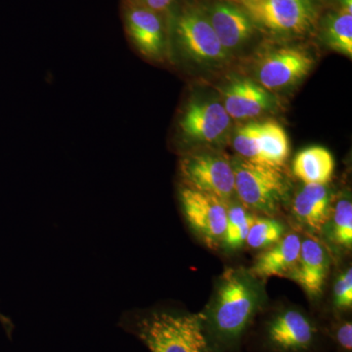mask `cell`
<instances>
[{
  "instance_id": "cell-1",
  "label": "cell",
  "mask_w": 352,
  "mask_h": 352,
  "mask_svg": "<svg viewBox=\"0 0 352 352\" xmlns=\"http://www.w3.org/2000/svg\"><path fill=\"white\" fill-rule=\"evenodd\" d=\"M261 305V295L252 275L227 270L220 278L214 302L204 312L206 330L214 351L238 349Z\"/></svg>"
},
{
  "instance_id": "cell-2",
  "label": "cell",
  "mask_w": 352,
  "mask_h": 352,
  "mask_svg": "<svg viewBox=\"0 0 352 352\" xmlns=\"http://www.w3.org/2000/svg\"><path fill=\"white\" fill-rule=\"evenodd\" d=\"M120 326L150 352H217L205 325V314L157 307L122 315Z\"/></svg>"
},
{
  "instance_id": "cell-3",
  "label": "cell",
  "mask_w": 352,
  "mask_h": 352,
  "mask_svg": "<svg viewBox=\"0 0 352 352\" xmlns=\"http://www.w3.org/2000/svg\"><path fill=\"white\" fill-rule=\"evenodd\" d=\"M232 166L235 194L244 207L266 214L276 212L287 192L281 170L251 163L240 157L234 160Z\"/></svg>"
},
{
  "instance_id": "cell-4",
  "label": "cell",
  "mask_w": 352,
  "mask_h": 352,
  "mask_svg": "<svg viewBox=\"0 0 352 352\" xmlns=\"http://www.w3.org/2000/svg\"><path fill=\"white\" fill-rule=\"evenodd\" d=\"M182 186L212 194L227 201L235 194L232 162L215 153H196L179 163Z\"/></svg>"
},
{
  "instance_id": "cell-5",
  "label": "cell",
  "mask_w": 352,
  "mask_h": 352,
  "mask_svg": "<svg viewBox=\"0 0 352 352\" xmlns=\"http://www.w3.org/2000/svg\"><path fill=\"white\" fill-rule=\"evenodd\" d=\"M175 34L182 54L199 63H217L228 57L208 16L199 9H185L178 16Z\"/></svg>"
},
{
  "instance_id": "cell-6",
  "label": "cell",
  "mask_w": 352,
  "mask_h": 352,
  "mask_svg": "<svg viewBox=\"0 0 352 352\" xmlns=\"http://www.w3.org/2000/svg\"><path fill=\"white\" fill-rule=\"evenodd\" d=\"M263 337L264 346L271 352H311L318 342L319 329L302 310L288 308L266 322Z\"/></svg>"
},
{
  "instance_id": "cell-7",
  "label": "cell",
  "mask_w": 352,
  "mask_h": 352,
  "mask_svg": "<svg viewBox=\"0 0 352 352\" xmlns=\"http://www.w3.org/2000/svg\"><path fill=\"white\" fill-rule=\"evenodd\" d=\"M245 8L252 22L277 34H305L316 19L314 0H261Z\"/></svg>"
},
{
  "instance_id": "cell-8",
  "label": "cell",
  "mask_w": 352,
  "mask_h": 352,
  "mask_svg": "<svg viewBox=\"0 0 352 352\" xmlns=\"http://www.w3.org/2000/svg\"><path fill=\"white\" fill-rule=\"evenodd\" d=\"M179 200L183 214L192 230L208 247L215 248L222 243L228 212L226 201L184 186L180 188Z\"/></svg>"
},
{
  "instance_id": "cell-9",
  "label": "cell",
  "mask_w": 352,
  "mask_h": 352,
  "mask_svg": "<svg viewBox=\"0 0 352 352\" xmlns=\"http://www.w3.org/2000/svg\"><path fill=\"white\" fill-rule=\"evenodd\" d=\"M127 38L145 59L164 63L168 57V38L161 14L136 0H129L124 9Z\"/></svg>"
},
{
  "instance_id": "cell-10",
  "label": "cell",
  "mask_w": 352,
  "mask_h": 352,
  "mask_svg": "<svg viewBox=\"0 0 352 352\" xmlns=\"http://www.w3.org/2000/svg\"><path fill=\"white\" fill-rule=\"evenodd\" d=\"M230 126L231 118L223 104L215 100L190 102L177 122L180 136L191 143L217 142Z\"/></svg>"
},
{
  "instance_id": "cell-11",
  "label": "cell",
  "mask_w": 352,
  "mask_h": 352,
  "mask_svg": "<svg viewBox=\"0 0 352 352\" xmlns=\"http://www.w3.org/2000/svg\"><path fill=\"white\" fill-rule=\"evenodd\" d=\"M314 58L307 51L283 47L263 58L258 69L259 85L266 90H277L300 82L314 66Z\"/></svg>"
},
{
  "instance_id": "cell-12",
  "label": "cell",
  "mask_w": 352,
  "mask_h": 352,
  "mask_svg": "<svg viewBox=\"0 0 352 352\" xmlns=\"http://www.w3.org/2000/svg\"><path fill=\"white\" fill-rule=\"evenodd\" d=\"M272 98L267 90L248 78L231 82L224 90V108L231 119L249 120L270 110Z\"/></svg>"
},
{
  "instance_id": "cell-13",
  "label": "cell",
  "mask_w": 352,
  "mask_h": 352,
  "mask_svg": "<svg viewBox=\"0 0 352 352\" xmlns=\"http://www.w3.org/2000/svg\"><path fill=\"white\" fill-rule=\"evenodd\" d=\"M208 18L215 34L227 51L243 45L254 32L249 14L227 2H217L210 7Z\"/></svg>"
},
{
  "instance_id": "cell-14",
  "label": "cell",
  "mask_w": 352,
  "mask_h": 352,
  "mask_svg": "<svg viewBox=\"0 0 352 352\" xmlns=\"http://www.w3.org/2000/svg\"><path fill=\"white\" fill-rule=\"evenodd\" d=\"M329 258L327 252L318 240L308 237L302 241L300 258L292 276L311 296L320 295L327 279Z\"/></svg>"
},
{
  "instance_id": "cell-15",
  "label": "cell",
  "mask_w": 352,
  "mask_h": 352,
  "mask_svg": "<svg viewBox=\"0 0 352 352\" xmlns=\"http://www.w3.org/2000/svg\"><path fill=\"white\" fill-rule=\"evenodd\" d=\"M302 240L295 233L284 236L276 244L261 252L250 274L254 277L289 276L300 258Z\"/></svg>"
},
{
  "instance_id": "cell-16",
  "label": "cell",
  "mask_w": 352,
  "mask_h": 352,
  "mask_svg": "<svg viewBox=\"0 0 352 352\" xmlns=\"http://www.w3.org/2000/svg\"><path fill=\"white\" fill-rule=\"evenodd\" d=\"M296 219L314 231H320L329 219L330 195L326 185L305 184L294 201Z\"/></svg>"
},
{
  "instance_id": "cell-17",
  "label": "cell",
  "mask_w": 352,
  "mask_h": 352,
  "mask_svg": "<svg viewBox=\"0 0 352 352\" xmlns=\"http://www.w3.org/2000/svg\"><path fill=\"white\" fill-rule=\"evenodd\" d=\"M333 170V155L320 146L302 150L294 160V173L305 184L326 185L332 179Z\"/></svg>"
},
{
  "instance_id": "cell-18",
  "label": "cell",
  "mask_w": 352,
  "mask_h": 352,
  "mask_svg": "<svg viewBox=\"0 0 352 352\" xmlns=\"http://www.w3.org/2000/svg\"><path fill=\"white\" fill-rule=\"evenodd\" d=\"M259 152L263 166L281 170L289 154L288 135L274 120L259 122Z\"/></svg>"
},
{
  "instance_id": "cell-19",
  "label": "cell",
  "mask_w": 352,
  "mask_h": 352,
  "mask_svg": "<svg viewBox=\"0 0 352 352\" xmlns=\"http://www.w3.org/2000/svg\"><path fill=\"white\" fill-rule=\"evenodd\" d=\"M325 41L332 50L352 56V14L340 10L330 14L324 27Z\"/></svg>"
},
{
  "instance_id": "cell-20",
  "label": "cell",
  "mask_w": 352,
  "mask_h": 352,
  "mask_svg": "<svg viewBox=\"0 0 352 352\" xmlns=\"http://www.w3.org/2000/svg\"><path fill=\"white\" fill-rule=\"evenodd\" d=\"M254 220V215L248 214L242 206H234L228 208L226 233L222 244L230 250L239 249L242 247L245 243Z\"/></svg>"
},
{
  "instance_id": "cell-21",
  "label": "cell",
  "mask_w": 352,
  "mask_h": 352,
  "mask_svg": "<svg viewBox=\"0 0 352 352\" xmlns=\"http://www.w3.org/2000/svg\"><path fill=\"white\" fill-rule=\"evenodd\" d=\"M284 232L283 224L278 220L254 217L245 243L252 249H263L279 242Z\"/></svg>"
},
{
  "instance_id": "cell-22",
  "label": "cell",
  "mask_w": 352,
  "mask_h": 352,
  "mask_svg": "<svg viewBox=\"0 0 352 352\" xmlns=\"http://www.w3.org/2000/svg\"><path fill=\"white\" fill-rule=\"evenodd\" d=\"M234 149L240 157L251 163L261 164L259 152V122H248L239 126L233 138Z\"/></svg>"
},
{
  "instance_id": "cell-23",
  "label": "cell",
  "mask_w": 352,
  "mask_h": 352,
  "mask_svg": "<svg viewBox=\"0 0 352 352\" xmlns=\"http://www.w3.org/2000/svg\"><path fill=\"white\" fill-rule=\"evenodd\" d=\"M333 239L336 244L351 249L352 245V204L347 199L338 201L333 214Z\"/></svg>"
},
{
  "instance_id": "cell-24",
  "label": "cell",
  "mask_w": 352,
  "mask_h": 352,
  "mask_svg": "<svg viewBox=\"0 0 352 352\" xmlns=\"http://www.w3.org/2000/svg\"><path fill=\"white\" fill-rule=\"evenodd\" d=\"M336 307L340 310H346L352 305V270L347 268L340 275L333 289Z\"/></svg>"
},
{
  "instance_id": "cell-25",
  "label": "cell",
  "mask_w": 352,
  "mask_h": 352,
  "mask_svg": "<svg viewBox=\"0 0 352 352\" xmlns=\"http://www.w3.org/2000/svg\"><path fill=\"white\" fill-rule=\"evenodd\" d=\"M333 339L340 352L352 351V323L351 321H340L333 330Z\"/></svg>"
},
{
  "instance_id": "cell-26",
  "label": "cell",
  "mask_w": 352,
  "mask_h": 352,
  "mask_svg": "<svg viewBox=\"0 0 352 352\" xmlns=\"http://www.w3.org/2000/svg\"><path fill=\"white\" fill-rule=\"evenodd\" d=\"M136 1L155 12L162 14L170 10L175 0H136Z\"/></svg>"
},
{
  "instance_id": "cell-27",
  "label": "cell",
  "mask_w": 352,
  "mask_h": 352,
  "mask_svg": "<svg viewBox=\"0 0 352 352\" xmlns=\"http://www.w3.org/2000/svg\"><path fill=\"white\" fill-rule=\"evenodd\" d=\"M0 323H1L2 326H3L4 330L6 331L8 337H11L14 328L12 321H11L10 319L7 318L6 316H4L1 312H0Z\"/></svg>"
},
{
  "instance_id": "cell-28",
  "label": "cell",
  "mask_w": 352,
  "mask_h": 352,
  "mask_svg": "<svg viewBox=\"0 0 352 352\" xmlns=\"http://www.w3.org/2000/svg\"><path fill=\"white\" fill-rule=\"evenodd\" d=\"M352 0H342V10L347 13H351Z\"/></svg>"
},
{
  "instance_id": "cell-29",
  "label": "cell",
  "mask_w": 352,
  "mask_h": 352,
  "mask_svg": "<svg viewBox=\"0 0 352 352\" xmlns=\"http://www.w3.org/2000/svg\"><path fill=\"white\" fill-rule=\"evenodd\" d=\"M243 3H244L245 6H252V4L258 3V2L261 1V0H242Z\"/></svg>"
}]
</instances>
